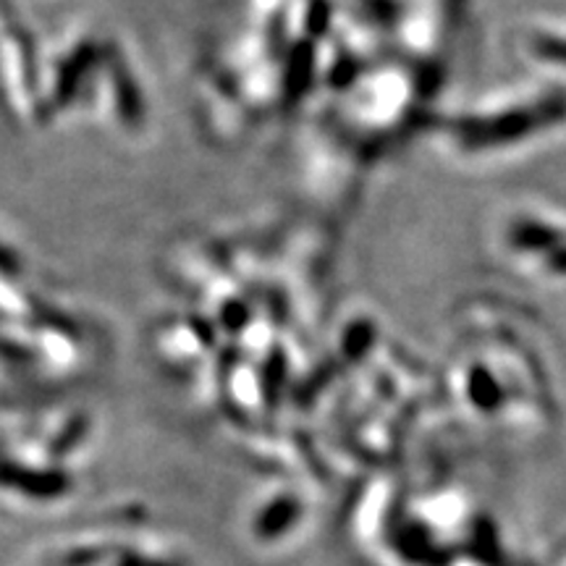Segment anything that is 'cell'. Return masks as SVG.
<instances>
[]
</instances>
